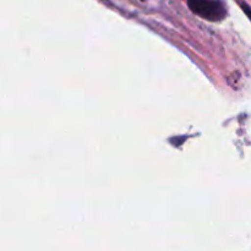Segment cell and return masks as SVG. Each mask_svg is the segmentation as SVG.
<instances>
[{
    "label": "cell",
    "instance_id": "7a4b0ae2",
    "mask_svg": "<svg viewBox=\"0 0 251 251\" xmlns=\"http://www.w3.org/2000/svg\"><path fill=\"white\" fill-rule=\"evenodd\" d=\"M242 6H243V10L247 12V15L250 17V20H251V9H250V7L248 6V5H245V4H242Z\"/></svg>",
    "mask_w": 251,
    "mask_h": 251
},
{
    "label": "cell",
    "instance_id": "6da1fadb",
    "mask_svg": "<svg viewBox=\"0 0 251 251\" xmlns=\"http://www.w3.org/2000/svg\"><path fill=\"white\" fill-rule=\"evenodd\" d=\"M191 10L200 15L201 17L211 20V21H218L222 20L226 15V10L223 4L220 1L213 0H189Z\"/></svg>",
    "mask_w": 251,
    "mask_h": 251
}]
</instances>
